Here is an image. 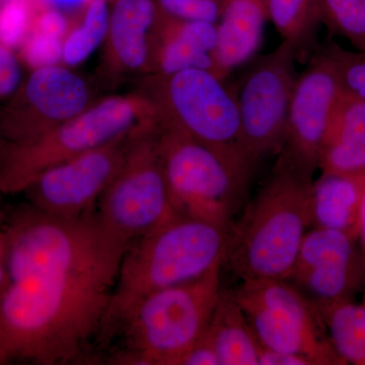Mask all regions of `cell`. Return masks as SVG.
Instances as JSON below:
<instances>
[{"label": "cell", "instance_id": "1", "mask_svg": "<svg viewBox=\"0 0 365 365\" xmlns=\"http://www.w3.org/2000/svg\"><path fill=\"white\" fill-rule=\"evenodd\" d=\"M0 365L101 361L100 341L129 245L97 212L48 215L30 204L6 218Z\"/></svg>", "mask_w": 365, "mask_h": 365}, {"label": "cell", "instance_id": "2", "mask_svg": "<svg viewBox=\"0 0 365 365\" xmlns=\"http://www.w3.org/2000/svg\"><path fill=\"white\" fill-rule=\"evenodd\" d=\"M227 230L177 215L132 242L120 265L100 350L112 342L118 327L144 297L199 279L222 265Z\"/></svg>", "mask_w": 365, "mask_h": 365}, {"label": "cell", "instance_id": "3", "mask_svg": "<svg viewBox=\"0 0 365 365\" xmlns=\"http://www.w3.org/2000/svg\"><path fill=\"white\" fill-rule=\"evenodd\" d=\"M313 181L276 163L270 179L228 228L222 266L242 281L287 280L311 228Z\"/></svg>", "mask_w": 365, "mask_h": 365}, {"label": "cell", "instance_id": "4", "mask_svg": "<svg viewBox=\"0 0 365 365\" xmlns=\"http://www.w3.org/2000/svg\"><path fill=\"white\" fill-rule=\"evenodd\" d=\"M153 292L136 304L118 327L122 345L104 361L122 365H180L207 329L220 299V270Z\"/></svg>", "mask_w": 365, "mask_h": 365}, {"label": "cell", "instance_id": "5", "mask_svg": "<svg viewBox=\"0 0 365 365\" xmlns=\"http://www.w3.org/2000/svg\"><path fill=\"white\" fill-rule=\"evenodd\" d=\"M139 93L148 98L155 120L170 125L215 151L247 176L257 165L242 141L234 91L208 69L146 74Z\"/></svg>", "mask_w": 365, "mask_h": 365}, {"label": "cell", "instance_id": "6", "mask_svg": "<svg viewBox=\"0 0 365 365\" xmlns=\"http://www.w3.org/2000/svg\"><path fill=\"white\" fill-rule=\"evenodd\" d=\"M155 121L150 103L138 91L96 101L31 143L0 148V192L23 193L46 170Z\"/></svg>", "mask_w": 365, "mask_h": 365}, {"label": "cell", "instance_id": "7", "mask_svg": "<svg viewBox=\"0 0 365 365\" xmlns=\"http://www.w3.org/2000/svg\"><path fill=\"white\" fill-rule=\"evenodd\" d=\"M157 135L175 212L228 230L252 178L170 125L157 121Z\"/></svg>", "mask_w": 365, "mask_h": 365}, {"label": "cell", "instance_id": "8", "mask_svg": "<svg viewBox=\"0 0 365 365\" xmlns=\"http://www.w3.org/2000/svg\"><path fill=\"white\" fill-rule=\"evenodd\" d=\"M232 292L263 347L297 355L309 365H346L318 307L287 280L242 281Z\"/></svg>", "mask_w": 365, "mask_h": 365}, {"label": "cell", "instance_id": "9", "mask_svg": "<svg viewBox=\"0 0 365 365\" xmlns=\"http://www.w3.org/2000/svg\"><path fill=\"white\" fill-rule=\"evenodd\" d=\"M96 212L112 234L128 245L177 215L158 148L157 121L136 134Z\"/></svg>", "mask_w": 365, "mask_h": 365}, {"label": "cell", "instance_id": "10", "mask_svg": "<svg viewBox=\"0 0 365 365\" xmlns=\"http://www.w3.org/2000/svg\"><path fill=\"white\" fill-rule=\"evenodd\" d=\"M297 61L294 47L282 41L272 52L252 62L234 93L242 141L256 165L265 158L277 157L282 146L299 74Z\"/></svg>", "mask_w": 365, "mask_h": 365}, {"label": "cell", "instance_id": "11", "mask_svg": "<svg viewBox=\"0 0 365 365\" xmlns=\"http://www.w3.org/2000/svg\"><path fill=\"white\" fill-rule=\"evenodd\" d=\"M91 100L88 81L68 67L32 69L0 107V148L39 138L85 111Z\"/></svg>", "mask_w": 365, "mask_h": 365}, {"label": "cell", "instance_id": "12", "mask_svg": "<svg viewBox=\"0 0 365 365\" xmlns=\"http://www.w3.org/2000/svg\"><path fill=\"white\" fill-rule=\"evenodd\" d=\"M144 127L46 170L24 190L28 204L58 217L78 218L93 212Z\"/></svg>", "mask_w": 365, "mask_h": 365}, {"label": "cell", "instance_id": "13", "mask_svg": "<svg viewBox=\"0 0 365 365\" xmlns=\"http://www.w3.org/2000/svg\"><path fill=\"white\" fill-rule=\"evenodd\" d=\"M342 90L335 62L325 46L309 57V64L299 74L277 165L314 179L327 129Z\"/></svg>", "mask_w": 365, "mask_h": 365}, {"label": "cell", "instance_id": "14", "mask_svg": "<svg viewBox=\"0 0 365 365\" xmlns=\"http://www.w3.org/2000/svg\"><path fill=\"white\" fill-rule=\"evenodd\" d=\"M287 280L316 306L349 302L365 285L359 240L338 230L309 228Z\"/></svg>", "mask_w": 365, "mask_h": 365}, {"label": "cell", "instance_id": "15", "mask_svg": "<svg viewBox=\"0 0 365 365\" xmlns=\"http://www.w3.org/2000/svg\"><path fill=\"white\" fill-rule=\"evenodd\" d=\"M158 14L155 0H115L110 11L102 66L103 73L110 81L148 73Z\"/></svg>", "mask_w": 365, "mask_h": 365}, {"label": "cell", "instance_id": "16", "mask_svg": "<svg viewBox=\"0 0 365 365\" xmlns=\"http://www.w3.org/2000/svg\"><path fill=\"white\" fill-rule=\"evenodd\" d=\"M216 42L215 24L182 20L158 11L148 74H170L188 68L213 72Z\"/></svg>", "mask_w": 365, "mask_h": 365}, {"label": "cell", "instance_id": "17", "mask_svg": "<svg viewBox=\"0 0 365 365\" xmlns=\"http://www.w3.org/2000/svg\"><path fill=\"white\" fill-rule=\"evenodd\" d=\"M267 21L268 0H222L213 73L225 81L237 67L253 59Z\"/></svg>", "mask_w": 365, "mask_h": 365}, {"label": "cell", "instance_id": "18", "mask_svg": "<svg viewBox=\"0 0 365 365\" xmlns=\"http://www.w3.org/2000/svg\"><path fill=\"white\" fill-rule=\"evenodd\" d=\"M319 170L348 175L365 170V101L345 90L327 129Z\"/></svg>", "mask_w": 365, "mask_h": 365}, {"label": "cell", "instance_id": "19", "mask_svg": "<svg viewBox=\"0 0 365 365\" xmlns=\"http://www.w3.org/2000/svg\"><path fill=\"white\" fill-rule=\"evenodd\" d=\"M359 174L321 173L312 185L311 228L338 230L359 240Z\"/></svg>", "mask_w": 365, "mask_h": 365}, {"label": "cell", "instance_id": "20", "mask_svg": "<svg viewBox=\"0 0 365 365\" xmlns=\"http://www.w3.org/2000/svg\"><path fill=\"white\" fill-rule=\"evenodd\" d=\"M204 336L215 349L220 365H259L260 343L234 292L222 290Z\"/></svg>", "mask_w": 365, "mask_h": 365}, {"label": "cell", "instance_id": "21", "mask_svg": "<svg viewBox=\"0 0 365 365\" xmlns=\"http://www.w3.org/2000/svg\"><path fill=\"white\" fill-rule=\"evenodd\" d=\"M268 13L282 41L294 47L297 60L309 57L323 25L319 0H268Z\"/></svg>", "mask_w": 365, "mask_h": 365}, {"label": "cell", "instance_id": "22", "mask_svg": "<svg viewBox=\"0 0 365 365\" xmlns=\"http://www.w3.org/2000/svg\"><path fill=\"white\" fill-rule=\"evenodd\" d=\"M327 332L346 364L365 365V304L349 302L317 306Z\"/></svg>", "mask_w": 365, "mask_h": 365}, {"label": "cell", "instance_id": "23", "mask_svg": "<svg viewBox=\"0 0 365 365\" xmlns=\"http://www.w3.org/2000/svg\"><path fill=\"white\" fill-rule=\"evenodd\" d=\"M110 11L106 0H91L83 6L63 39L62 62L67 67L85 62L104 42L109 26Z\"/></svg>", "mask_w": 365, "mask_h": 365}, {"label": "cell", "instance_id": "24", "mask_svg": "<svg viewBox=\"0 0 365 365\" xmlns=\"http://www.w3.org/2000/svg\"><path fill=\"white\" fill-rule=\"evenodd\" d=\"M322 24L365 52V0H319Z\"/></svg>", "mask_w": 365, "mask_h": 365}, {"label": "cell", "instance_id": "25", "mask_svg": "<svg viewBox=\"0 0 365 365\" xmlns=\"http://www.w3.org/2000/svg\"><path fill=\"white\" fill-rule=\"evenodd\" d=\"M41 0H1L0 42L11 50L25 40Z\"/></svg>", "mask_w": 365, "mask_h": 365}, {"label": "cell", "instance_id": "26", "mask_svg": "<svg viewBox=\"0 0 365 365\" xmlns=\"http://www.w3.org/2000/svg\"><path fill=\"white\" fill-rule=\"evenodd\" d=\"M326 47L335 62L343 90L365 101V52L348 51L335 43Z\"/></svg>", "mask_w": 365, "mask_h": 365}, {"label": "cell", "instance_id": "27", "mask_svg": "<svg viewBox=\"0 0 365 365\" xmlns=\"http://www.w3.org/2000/svg\"><path fill=\"white\" fill-rule=\"evenodd\" d=\"M63 40L30 31L20 46L23 61L32 69L56 66L62 61Z\"/></svg>", "mask_w": 365, "mask_h": 365}, {"label": "cell", "instance_id": "28", "mask_svg": "<svg viewBox=\"0 0 365 365\" xmlns=\"http://www.w3.org/2000/svg\"><path fill=\"white\" fill-rule=\"evenodd\" d=\"M158 11L182 19L217 24L222 0H155Z\"/></svg>", "mask_w": 365, "mask_h": 365}, {"label": "cell", "instance_id": "29", "mask_svg": "<svg viewBox=\"0 0 365 365\" xmlns=\"http://www.w3.org/2000/svg\"><path fill=\"white\" fill-rule=\"evenodd\" d=\"M23 81L21 63L13 50L0 42V100H6Z\"/></svg>", "mask_w": 365, "mask_h": 365}, {"label": "cell", "instance_id": "30", "mask_svg": "<svg viewBox=\"0 0 365 365\" xmlns=\"http://www.w3.org/2000/svg\"><path fill=\"white\" fill-rule=\"evenodd\" d=\"M180 365H220V361L215 349L203 334L184 355Z\"/></svg>", "mask_w": 365, "mask_h": 365}, {"label": "cell", "instance_id": "31", "mask_svg": "<svg viewBox=\"0 0 365 365\" xmlns=\"http://www.w3.org/2000/svg\"><path fill=\"white\" fill-rule=\"evenodd\" d=\"M259 365H309V364L306 359L297 355L277 351L261 345Z\"/></svg>", "mask_w": 365, "mask_h": 365}, {"label": "cell", "instance_id": "32", "mask_svg": "<svg viewBox=\"0 0 365 365\" xmlns=\"http://www.w3.org/2000/svg\"><path fill=\"white\" fill-rule=\"evenodd\" d=\"M7 215L0 209V292L7 283Z\"/></svg>", "mask_w": 365, "mask_h": 365}, {"label": "cell", "instance_id": "33", "mask_svg": "<svg viewBox=\"0 0 365 365\" xmlns=\"http://www.w3.org/2000/svg\"><path fill=\"white\" fill-rule=\"evenodd\" d=\"M360 204L359 216V242L365 258V170L359 173Z\"/></svg>", "mask_w": 365, "mask_h": 365}, {"label": "cell", "instance_id": "34", "mask_svg": "<svg viewBox=\"0 0 365 365\" xmlns=\"http://www.w3.org/2000/svg\"><path fill=\"white\" fill-rule=\"evenodd\" d=\"M45 4L60 9H78L83 7L91 0H43Z\"/></svg>", "mask_w": 365, "mask_h": 365}, {"label": "cell", "instance_id": "35", "mask_svg": "<svg viewBox=\"0 0 365 365\" xmlns=\"http://www.w3.org/2000/svg\"><path fill=\"white\" fill-rule=\"evenodd\" d=\"M364 304H365V297H364Z\"/></svg>", "mask_w": 365, "mask_h": 365}]
</instances>
